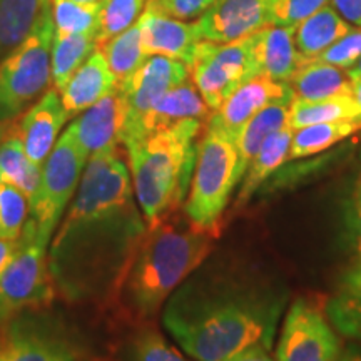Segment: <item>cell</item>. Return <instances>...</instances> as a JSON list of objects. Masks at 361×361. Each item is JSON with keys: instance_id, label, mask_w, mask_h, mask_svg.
Segmentation results:
<instances>
[{"instance_id": "obj_1", "label": "cell", "mask_w": 361, "mask_h": 361, "mask_svg": "<svg viewBox=\"0 0 361 361\" xmlns=\"http://www.w3.org/2000/svg\"><path fill=\"white\" fill-rule=\"evenodd\" d=\"M146 229L126 162L92 156L49 245L54 290L71 305L114 300Z\"/></svg>"}, {"instance_id": "obj_2", "label": "cell", "mask_w": 361, "mask_h": 361, "mask_svg": "<svg viewBox=\"0 0 361 361\" xmlns=\"http://www.w3.org/2000/svg\"><path fill=\"white\" fill-rule=\"evenodd\" d=\"M286 298L243 274L189 276L162 308V326L196 361H223L250 346L271 348Z\"/></svg>"}, {"instance_id": "obj_3", "label": "cell", "mask_w": 361, "mask_h": 361, "mask_svg": "<svg viewBox=\"0 0 361 361\" xmlns=\"http://www.w3.org/2000/svg\"><path fill=\"white\" fill-rule=\"evenodd\" d=\"M214 233L169 214L147 226L116 300L134 323H151L213 251Z\"/></svg>"}, {"instance_id": "obj_4", "label": "cell", "mask_w": 361, "mask_h": 361, "mask_svg": "<svg viewBox=\"0 0 361 361\" xmlns=\"http://www.w3.org/2000/svg\"><path fill=\"white\" fill-rule=\"evenodd\" d=\"M202 121L189 119L126 142L130 180L147 226L168 218L186 201Z\"/></svg>"}, {"instance_id": "obj_5", "label": "cell", "mask_w": 361, "mask_h": 361, "mask_svg": "<svg viewBox=\"0 0 361 361\" xmlns=\"http://www.w3.org/2000/svg\"><path fill=\"white\" fill-rule=\"evenodd\" d=\"M241 178L236 139L219 126L207 123L197 144L191 186L184 201L186 218L197 228L214 231Z\"/></svg>"}, {"instance_id": "obj_6", "label": "cell", "mask_w": 361, "mask_h": 361, "mask_svg": "<svg viewBox=\"0 0 361 361\" xmlns=\"http://www.w3.org/2000/svg\"><path fill=\"white\" fill-rule=\"evenodd\" d=\"M54 34L56 29L49 0L29 37L0 61V124L19 116L47 90L52 80Z\"/></svg>"}, {"instance_id": "obj_7", "label": "cell", "mask_w": 361, "mask_h": 361, "mask_svg": "<svg viewBox=\"0 0 361 361\" xmlns=\"http://www.w3.org/2000/svg\"><path fill=\"white\" fill-rule=\"evenodd\" d=\"M87 161V154L71 130L66 129L42 164L39 186L29 200L24 229L47 246L74 200Z\"/></svg>"}, {"instance_id": "obj_8", "label": "cell", "mask_w": 361, "mask_h": 361, "mask_svg": "<svg viewBox=\"0 0 361 361\" xmlns=\"http://www.w3.org/2000/svg\"><path fill=\"white\" fill-rule=\"evenodd\" d=\"M82 343L51 314L27 310L0 324V361H82Z\"/></svg>"}, {"instance_id": "obj_9", "label": "cell", "mask_w": 361, "mask_h": 361, "mask_svg": "<svg viewBox=\"0 0 361 361\" xmlns=\"http://www.w3.org/2000/svg\"><path fill=\"white\" fill-rule=\"evenodd\" d=\"M47 250L45 243L25 229L22 231L13 258L0 274V324L52 301L56 290L49 274Z\"/></svg>"}, {"instance_id": "obj_10", "label": "cell", "mask_w": 361, "mask_h": 361, "mask_svg": "<svg viewBox=\"0 0 361 361\" xmlns=\"http://www.w3.org/2000/svg\"><path fill=\"white\" fill-rule=\"evenodd\" d=\"M251 45V35L228 44L201 40L197 45L189 69L192 84L200 90L209 111H218L238 85L258 75Z\"/></svg>"}, {"instance_id": "obj_11", "label": "cell", "mask_w": 361, "mask_h": 361, "mask_svg": "<svg viewBox=\"0 0 361 361\" xmlns=\"http://www.w3.org/2000/svg\"><path fill=\"white\" fill-rule=\"evenodd\" d=\"M341 345L328 318L306 298L288 310L276 361H340Z\"/></svg>"}, {"instance_id": "obj_12", "label": "cell", "mask_w": 361, "mask_h": 361, "mask_svg": "<svg viewBox=\"0 0 361 361\" xmlns=\"http://www.w3.org/2000/svg\"><path fill=\"white\" fill-rule=\"evenodd\" d=\"M188 75L189 67L184 62L162 56L144 59L142 64L123 84L117 85L128 107L124 129L137 123L162 94L184 82Z\"/></svg>"}, {"instance_id": "obj_13", "label": "cell", "mask_w": 361, "mask_h": 361, "mask_svg": "<svg viewBox=\"0 0 361 361\" xmlns=\"http://www.w3.org/2000/svg\"><path fill=\"white\" fill-rule=\"evenodd\" d=\"M128 107L123 92L116 87L111 94L75 116L69 129L90 159L101 152H112L123 141Z\"/></svg>"}, {"instance_id": "obj_14", "label": "cell", "mask_w": 361, "mask_h": 361, "mask_svg": "<svg viewBox=\"0 0 361 361\" xmlns=\"http://www.w3.org/2000/svg\"><path fill=\"white\" fill-rule=\"evenodd\" d=\"M295 101L291 85L266 75H255L229 94L218 111L209 116V123L219 126L234 139L251 117L274 102Z\"/></svg>"}, {"instance_id": "obj_15", "label": "cell", "mask_w": 361, "mask_h": 361, "mask_svg": "<svg viewBox=\"0 0 361 361\" xmlns=\"http://www.w3.org/2000/svg\"><path fill=\"white\" fill-rule=\"evenodd\" d=\"M269 25V0H214L197 20L201 39L228 44Z\"/></svg>"}, {"instance_id": "obj_16", "label": "cell", "mask_w": 361, "mask_h": 361, "mask_svg": "<svg viewBox=\"0 0 361 361\" xmlns=\"http://www.w3.org/2000/svg\"><path fill=\"white\" fill-rule=\"evenodd\" d=\"M137 22L144 56L169 57L184 62L188 67L192 64L194 54L202 40L197 22L188 24L149 7Z\"/></svg>"}, {"instance_id": "obj_17", "label": "cell", "mask_w": 361, "mask_h": 361, "mask_svg": "<svg viewBox=\"0 0 361 361\" xmlns=\"http://www.w3.org/2000/svg\"><path fill=\"white\" fill-rule=\"evenodd\" d=\"M209 107L196 89V85L186 79L184 82L169 89L152 104L151 109L144 114L137 123L124 129L123 144L141 139L157 130L168 129L171 126L183 121L197 119L202 121L209 116Z\"/></svg>"}, {"instance_id": "obj_18", "label": "cell", "mask_w": 361, "mask_h": 361, "mask_svg": "<svg viewBox=\"0 0 361 361\" xmlns=\"http://www.w3.org/2000/svg\"><path fill=\"white\" fill-rule=\"evenodd\" d=\"M67 119L69 117L57 89L45 90L44 96L25 112L19 123L17 135L32 164L42 168Z\"/></svg>"}, {"instance_id": "obj_19", "label": "cell", "mask_w": 361, "mask_h": 361, "mask_svg": "<svg viewBox=\"0 0 361 361\" xmlns=\"http://www.w3.org/2000/svg\"><path fill=\"white\" fill-rule=\"evenodd\" d=\"M296 27L266 25L251 35L256 74L288 82L305 61L295 42Z\"/></svg>"}, {"instance_id": "obj_20", "label": "cell", "mask_w": 361, "mask_h": 361, "mask_svg": "<svg viewBox=\"0 0 361 361\" xmlns=\"http://www.w3.org/2000/svg\"><path fill=\"white\" fill-rule=\"evenodd\" d=\"M116 87V78L107 66L106 57L101 49H96L61 90V101L67 117L71 119L79 116Z\"/></svg>"}, {"instance_id": "obj_21", "label": "cell", "mask_w": 361, "mask_h": 361, "mask_svg": "<svg viewBox=\"0 0 361 361\" xmlns=\"http://www.w3.org/2000/svg\"><path fill=\"white\" fill-rule=\"evenodd\" d=\"M296 99L323 101L338 96H353V80L348 71L318 59H305L288 80Z\"/></svg>"}, {"instance_id": "obj_22", "label": "cell", "mask_w": 361, "mask_h": 361, "mask_svg": "<svg viewBox=\"0 0 361 361\" xmlns=\"http://www.w3.org/2000/svg\"><path fill=\"white\" fill-rule=\"evenodd\" d=\"M326 314L343 336L361 341V256L343 274Z\"/></svg>"}, {"instance_id": "obj_23", "label": "cell", "mask_w": 361, "mask_h": 361, "mask_svg": "<svg viewBox=\"0 0 361 361\" xmlns=\"http://www.w3.org/2000/svg\"><path fill=\"white\" fill-rule=\"evenodd\" d=\"M353 29L331 6H323L296 25L295 42L303 59H314Z\"/></svg>"}, {"instance_id": "obj_24", "label": "cell", "mask_w": 361, "mask_h": 361, "mask_svg": "<svg viewBox=\"0 0 361 361\" xmlns=\"http://www.w3.org/2000/svg\"><path fill=\"white\" fill-rule=\"evenodd\" d=\"M293 133L295 130L290 126H284L263 144V147L259 149V152L255 156L243 176V183L239 186L236 197V207L245 206L251 200L252 194L261 188V184H264V180L284 164V161L290 156Z\"/></svg>"}, {"instance_id": "obj_25", "label": "cell", "mask_w": 361, "mask_h": 361, "mask_svg": "<svg viewBox=\"0 0 361 361\" xmlns=\"http://www.w3.org/2000/svg\"><path fill=\"white\" fill-rule=\"evenodd\" d=\"M293 102V101H291ZM291 102H274L259 111L255 117H251L247 123L243 126L236 135V147L239 154V169L245 176L247 166L258 154L263 144L274 133L288 126V112H290Z\"/></svg>"}, {"instance_id": "obj_26", "label": "cell", "mask_w": 361, "mask_h": 361, "mask_svg": "<svg viewBox=\"0 0 361 361\" xmlns=\"http://www.w3.org/2000/svg\"><path fill=\"white\" fill-rule=\"evenodd\" d=\"M49 0H0V61L32 32Z\"/></svg>"}, {"instance_id": "obj_27", "label": "cell", "mask_w": 361, "mask_h": 361, "mask_svg": "<svg viewBox=\"0 0 361 361\" xmlns=\"http://www.w3.org/2000/svg\"><path fill=\"white\" fill-rule=\"evenodd\" d=\"M360 117L361 109L353 96H338L323 101H301L295 97L288 112V126L296 130L306 126L360 119Z\"/></svg>"}, {"instance_id": "obj_28", "label": "cell", "mask_w": 361, "mask_h": 361, "mask_svg": "<svg viewBox=\"0 0 361 361\" xmlns=\"http://www.w3.org/2000/svg\"><path fill=\"white\" fill-rule=\"evenodd\" d=\"M361 130L360 119L335 121V123H322L306 126L293 133L290 156L288 159H303L319 152L328 151L335 144L345 141L346 137Z\"/></svg>"}, {"instance_id": "obj_29", "label": "cell", "mask_w": 361, "mask_h": 361, "mask_svg": "<svg viewBox=\"0 0 361 361\" xmlns=\"http://www.w3.org/2000/svg\"><path fill=\"white\" fill-rule=\"evenodd\" d=\"M114 361H189L151 323L139 326L126 336L116 351Z\"/></svg>"}, {"instance_id": "obj_30", "label": "cell", "mask_w": 361, "mask_h": 361, "mask_svg": "<svg viewBox=\"0 0 361 361\" xmlns=\"http://www.w3.org/2000/svg\"><path fill=\"white\" fill-rule=\"evenodd\" d=\"M97 49L96 35L72 34L59 35L54 34L51 51V71L52 82L61 92L74 75V72L90 57Z\"/></svg>"}, {"instance_id": "obj_31", "label": "cell", "mask_w": 361, "mask_h": 361, "mask_svg": "<svg viewBox=\"0 0 361 361\" xmlns=\"http://www.w3.org/2000/svg\"><path fill=\"white\" fill-rule=\"evenodd\" d=\"M40 173L42 168L29 161L19 135H11L0 142V184L17 188L30 200L39 186Z\"/></svg>"}, {"instance_id": "obj_32", "label": "cell", "mask_w": 361, "mask_h": 361, "mask_svg": "<svg viewBox=\"0 0 361 361\" xmlns=\"http://www.w3.org/2000/svg\"><path fill=\"white\" fill-rule=\"evenodd\" d=\"M101 52L106 57L107 66L114 74L117 85H121L133 72L142 64L144 56L141 45V27L135 22L133 27L102 44Z\"/></svg>"}, {"instance_id": "obj_33", "label": "cell", "mask_w": 361, "mask_h": 361, "mask_svg": "<svg viewBox=\"0 0 361 361\" xmlns=\"http://www.w3.org/2000/svg\"><path fill=\"white\" fill-rule=\"evenodd\" d=\"M101 7L79 4L74 0H51L54 29L59 35H97Z\"/></svg>"}, {"instance_id": "obj_34", "label": "cell", "mask_w": 361, "mask_h": 361, "mask_svg": "<svg viewBox=\"0 0 361 361\" xmlns=\"http://www.w3.org/2000/svg\"><path fill=\"white\" fill-rule=\"evenodd\" d=\"M144 2L146 0H104L96 35L97 47L133 27L141 16Z\"/></svg>"}, {"instance_id": "obj_35", "label": "cell", "mask_w": 361, "mask_h": 361, "mask_svg": "<svg viewBox=\"0 0 361 361\" xmlns=\"http://www.w3.org/2000/svg\"><path fill=\"white\" fill-rule=\"evenodd\" d=\"M29 216V200L17 188L0 184V239L17 241Z\"/></svg>"}, {"instance_id": "obj_36", "label": "cell", "mask_w": 361, "mask_h": 361, "mask_svg": "<svg viewBox=\"0 0 361 361\" xmlns=\"http://www.w3.org/2000/svg\"><path fill=\"white\" fill-rule=\"evenodd\" d=\"M328 0H269V25L296 27Z\"/></svg>"}, {"instance_id": "obj_37", "label": "cell", "mask_w": 361, "mask_h": 361, "mask_svg": "<svg viewBox=\"0 0 361 361\" xmlns=\"http://www.w3.org/2000/svg\"><path fill=\"white\" fill-rule=\"evenodd\" d=\"M361 57V29H351L348 34L338 39L331 44L326 51L319 54L318 61L326 62V64L341 67V69H350L356 61Z\"/></svg>"}, {"instance_id": "obj_38", "label": "cell", "mask_w": 361, "mask_h": 361, "mask_svg": "<svg viewBox=\"0 0 361 361\" xmlns=\"http://www.w3.org/2000/svg\"><path fill=\"white\" fill-rule=\"evenodd\" d=\"M214 0H147V7L173 19L188 20L202 16Z\"/></svg>"}, {"instance_id": "obj_39", "label": "cell", "mask_w": 361, "mask_h": 361, "mask_svg": "<svg viewBox=\"0 0 361 361\" xmlns=\"http://www.w3.org/2000/svg\"><path fill=\"white\" fill-rule=\"evenodd\" d=\"M346 223H348V229L351 238H353L355 247L361 256V183L358 180L353 194H351L348 207H346Z\"/></svg>"}, {"instance_id": "obj_40", "label": "cell", "mask_w": 361, "mask_h": 361, "mask_svg": "<svg viewBox=\"0 0 361 361\" xmlns=\"http://www.w3.org/2000/svg\"><path fill=\"white\" fill-rule=\"evenodd\" d=\"M331 7L348 24L361 29V0H331Z\"/></svg>"}, {"instance_id": "obj_41", "label": "cell", "mask_w": 361, "mask_h": 361, "mask_svg": "<svg viewBox=\"0 0 361 361\" xmlns=\"http://www.w3.org/2000/svg\"><path fill=\"white\" fill-rule=\"evenodd\" d=\"M268 348L264 346H250V348L239 351V353L229 356L223 361H274L268 355Z\"/></svg>"}, {"instance_id": "obj_42", "label": "cell", "mask_w": 361, "mask_h": 361, "mask_svg": "<svg viewBox=\"0 0 361 361\" xmlns=\"http://www.w3.org/2000/svg\"><path fill=\"white\" fill-rule=\"evenodd\" d=\"M17 250V241H8V239H0V274L7 268L13 258V252Z\"/></svg>"}, {"instance_id": "obj_43", "label": "cell", "mask_w": 361, "mask_h": 361, "mask_svg": "<svg viewBox=\"0 0 361 361\" xmlns=\"http://www.w3.org/2000/svg\"><path fill=\"white\" fill-rule=\"evenodd\" d=\"M346 71H348L350 78H351V80H353V82H356V80H360L361 79V57L355 62L353 66L350 67V69H346Z\"/></svg>"}, {"instance_id": "obj_44", "label": "cell", "mask_w": 361, "mask_h": 361, "mask_svg": "<svg viewBox=\"0 0 361 361\" xmlns=\"http://www.w3.org/2000/svg\"><path fill=\"white\" fill-rule=\"evenodd\" d=\"M340 361H361V351L350 348L348 351H345V353H341Z\"/></svg>"}, {"instance_id": "obj_45", "label": "cell", "mask_w": 361, "mask_h": 361, "mask_svg": "<svg viewBox=\"0 0 361 361\" xmlns=\"http://www.w3.org/2000/svg\"><path fill=\"white\" fill-rule=\"evenodd\" d=\"M353 99H355L356 104H358L360 109H361V79L356 80V82L353 84Z\"/></svg>"}, {"instance_id": "obj_46", "label": "cell", "mask_w": 361, "mask_h": 361, "mask_svg": "<svg viewBox=\"0 0 361 361\" xmlns=\"http://www.w3.org/2000/svg\"><path fill=\"white\" fill-rule=\"evenodd\" d=\"M74 2H79V4H87V6H96V4H99V6H102L104 0H74Z\"/></svg>"}, {"instance_id": "obj_47", "label": "cell", "mask_w": 361, "mask_h": 361, "mask_svg": "<svg viewBox=\"0 0 361 361\" xmlns=\"http://www.w3.org/2000/svg\"><path fill=\"white\" fill-rule=\"evenodd\" d=\"M4 134H6V126H4V124H0V141H2Z\"/></svg>"}, {"instance_id": "obj_48", "label": "cell", "mask_w": 361, "mask_h": 361, "mask_svg": "<svg viewBox=\"0 0 361 361\" xmlns=\"http://www.w3.org/2000/svg\"><path fill=\"white\" fill-rule=\"evenodd\" d=\"M82 361H106V360H99V358H85Z\"/></svg>"}, {"instance_id": "obj_49", "label": "cell", "mask_w": 361, "mask_h": 361, "mask_svg": "<svg viewBox=\"0 0 361 361\" xmlns=\"http://www.w3.org/2000/svg\"><path fill=\"white\" fill-rule=\"evenodd\" d=\"M360 183H361V179H360Z\"/></svg>"}]
</instances>
